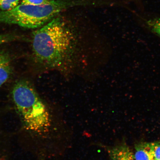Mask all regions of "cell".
I'll use <instances>...</instances> for the list:
<instances>
[{"label": "cell", "mask_w": 160, "mask_h": 160, "mask_svg": "<svg viewBox=\"0 0 160 160\" xmlns=\"http://www.w3.org/2000/svg\"><path fill=\"white\" fill-rule=\"evenodd\" d=\"M34 56L41 64L59 68L72 58L76 46L74 34L62 19L54 18L33 33Z\"/></svg>", "instance_id": "6da1fadb"}, {"label": "cell", "mask_w": 160, "mask_h": 160, "mask_svg": "<svg viewBox=\"0 0 160 160\" xmlns=\"http://www.w3.org/2000/svg\"><path fill=\"white\" fill-rule=\"evenodd\" d=\"M87 3L84 0H56L53 3L42 5L21 4L9 11H0V23L37 29L48 22L61 12Z\"/></svg>", "instance_id": "7a4b0ae2"}, {"label": "cell", "mask_w": 160, "mask_h": 160, "mask_svg": "<svg viewBox=\"0 0 160 160\" xmlns=\"http://www.w3.org/2000/svg\"><path fill=\"white\" fill-rule=\"evenodd\" d=\"M12 97L28 128L38 132L47 131L50 122L48 111L29 81L22 80L16 83Z\"/></svg>", "instance_id": "3957f363"}, {"label": "cell", "mask_w": 160, "mask_h": 160, "mask_svg": "<svg viewBox=\"0 0 160 160\" xmlns=\"http://www.w3.org/2000/svg\"><path fill=\"white\" fill-rule=\"evenodd\" d=\"M106 149L111 160H136L134 153L125 143Z\"/></svg>", "instance_id": "277c9868"}, {"label": "cell", "mask_w": 160, "mask_h": 160, "mask_svg": "<svg viewBox=\"0 0 160 160\" xmlns=\"http://www.w3.org/2000/svg\"><path fill=\"white\" fill-rule=\"evenodd\" d=\"M136 160H154L153 142H142L135 147Z\"/></svg>", "instance_id": "5b68a950"}, {"label": "cell", "mask_w": 160, "mask_h": 160, "mask_svg": "<svg viewBox=\"0 0 160 160\" xmlns=\"http://www.w3.org/2000/svg\"><path fill=\"white\" fill-rule=\"evenodd\" d=\"M12 73L11 60L8 55L0 51V87L8 79Z\"/></svg>", "instance_id": "8992f818"}, {"label": "cell", "mask_w": 160, "mask_h": 160, "mask_svg": "<svg viewBox=\"0 0 160 160\" xmlns=\"http://www.w3.org/2000/svg\"><path fill=\"white\" fill-rule=\"evenodd\" d=\"M145 25L150 31L160 38V18H152L146 20Z\"/></svg>", "instance_id": "52a82bcc"}, {"label": "cell", "mask_w": 160, "mask_h": 160, "mask_svg": "<svg viewBox=\"0 0 160 160\" xmlns=\"http://www.w3.org/2000/svg\"><path fill=\"white\" fill-rule=\"evenodd\" d=\"M21 0H0V9L8 11L14 8L19 5Z\"/></svg>", "instance_id": "ba28073f"}, {"label": "cell", "mask_w": 160, "mask_h": 160, "mask_svg": "<svg viewBox=\"0 0 160 160\" xmlns=\"http://www.w3.org/2000/svg\"><path fill=\"white\" fill-rule=\"evenodd\" d=\"M56 0H21V4L39 6L49 4L54 2Z\"/></svg>", "instance_id": "9c48e42d"}, {"label": "cell", "mask_w": 160, "mask_h": 160, "mask_svg": "<svg viewBox=\"0 0 160 160\" xmlns=\"http://www.w3.org/2000/svg\"><path fill=\"white\" fill-rule=\"evenodd\" d=\"M154 160H160V141L153 142Z\"/></svg>", "instance_id": "30bf717a"}, {"label": "cell", "mask_w": 160, "mask_h": 160, "mask_svg": "<svg viewBox=\"0 0 160 160\" xmlns=\"http://www.w3.org/2000/svg\"><path fill=\"white\" fill-rule=\"evenodd\" d=\"M14 39L15 37L12 35L0 34V45Z\"/></svg>", "instance_id": "8fae6325"}]
</instances>
